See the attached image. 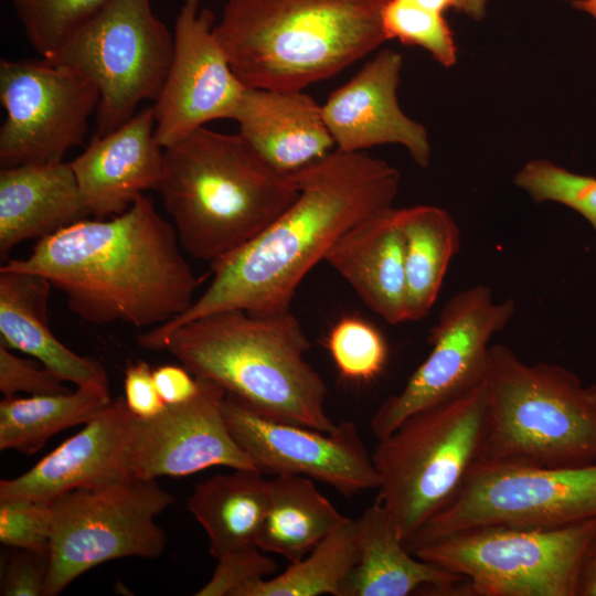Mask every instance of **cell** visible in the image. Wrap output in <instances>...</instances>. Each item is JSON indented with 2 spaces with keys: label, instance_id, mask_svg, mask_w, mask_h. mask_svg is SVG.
<instances>
[{
  "label": "cell",
  "instance_id": "cell-1",
  "mask_svg": "<svg viewBox=\"0 0 596 596\" xmlns=\"http://www.w3.org/2000/svg\"><path fill=\"white\" fill-rule=\"evenodd\" d=\"M291 175L298 188L294 202L247 243L212 263L205 290L152 331L223 310L289 311L305 276L351 228L393 207L400 187L398 171L386 161L338 149Z\"/></svg>",
  "mask_w": 596,
  "mask_h": 596
},
{
  "label": "cell",
  "instance_id": "cell-2",
  "mask_svg": "<svg viewBox=\"0 0 596 596\" xmlns=\"http://www.w3.org/2000/svg\"><path fill=\"white\" fill-rule=\"evenodd\" d=\"M181 248L173 224L142 194L121 214L83 219L38 240L28 257L0 269L44 276L88 323L153 328L195 299L198 278Z\"/></svg>",
  "mask_w": 596,
  "mask_h": 596
},
{
  "label": "cell",
  "instance_id": "cell-3",
  "mask_svg": "<svg viewBox=\"0 0 596 596\" xmlns=\"http://www.w3.org/2000/svg\"><path fill=\"white\" fill-rule=\"evenodd\" d=\"M137 342L168 352L195 377L219 384L270 418L324 433L337 427L326 411L327 385L305 358L310 341L290 310L217 311L164 332L149 329Z\"/></svg>",
  "mask_w": 596,
  "mask_h": 596
},
{
  "label": "cell",
  "instance_id": "cell-4",
  "mask_svg": "<svg viewBox=\"0 0 596 596\" xmlns=\"http://www.w3.org/2000/svg\"><path fill=\"white\" fill-rule=\"evenodd\" d=\"M181 247L210 265L247 243L298 195L238 134L201 127L163 148L157 189Z\"/></svg>",
  "mask_w": 596,
  "mask_h": 596
},
{
  "label": "cell",
  "instance_id": "cell-5",
  "mask_svg": "<svg viewBox=\"0 0 596 596\" xmlns=\"http://www.w3.org/2000/svg\"><path fill=\"white\" fill-rule=\"evenodd\" d=\"M387 0H227L214 34L247 87L302 91L386 41Z\"/></svg>",
  "mask_w": 596,
  "mask_h": 596
},
{
  "label": "cell",
  "instance_id": "cell-6",
  "mask_svg": "<svg viewBox=\"0 0 596 596\" xmlns=\"http://www.w3.org/2000/svg\"><path fill=\"white\" fill-rule=\"evenodd\" d=\"M487 432L480 461L543 468L596 464V385L546 362L490 347Z\"/></svg>",
  "mask_w": 596,
  "mask_h": 596
},
{
  "label": "cell",
  "instance_id": "cell-7",
  "mask_svg": "<svg viewBox=\"0 0 596 596\" xmlns=\"http://www.w3.org/2000/svg\"><path fill=\"white\" fill-rule=\"evenodd\" d=\"M487 432L485 382L407 417L377 440L372 459L380 499L403 544L457 496L481 460Z\"/></svg>",
  "mask_w": 596,
  "mask_h": 596
},
{
  "label": "cell",
  "instance_id": "cell-8",
  "mask_svg": "<svg viewBox=\"0 0 596 596\" xmlns=\"http://www.w3.org/2000/svg\"><path fill=\"white\" fill-rule=\"evenodd\" d=\"M596 518L558 528L477 525L408 552L467 579L465 595L576 596Z\"/></svg>",
  "mask_w": 596,
  "mask_h": 596
},
{
  "label": "cell",
  "instance_id": "cell-9",
  "mask_svg": "<svg viewBox=\"0 0 596 596\" xmlns=\"http://www.w3.org/2000/svg\"><path fill=\"white\" fill-rule=\"evenodd\" d=\"M173 33L150 0H108L49 58L76 70L99 92L97 135H106L156 100L173 56Z\"/></svg>",
  "mask_w": 596,
  "mask_h": 596
},
{
  "label": "cell",
  "instance_id": "cell-10",
  "mask_svg": "<svg viewBox=\"0 0 596 596\" xmlns=\"http://www.w3.org/2000/svg\"><path fill=\"white\" fill-rule=\"evenodd\" d=\"M174 501L157 480L145 479L77 489L50 501L53 528L44 596L58 595L107 561L160 556L167 534L156 517Z\"/></svg>",
  "mask_w": 596,
  "mask_h": 596
},
{
  "label": "cell",
  "instance_id": "cell-11",
  "mask_svg": "<svg viewBox=\"0 0 596 596\" xmlns=\"http://www.w3.org/2000/svg\"><path fill=\"white\" fill-rule=\"evenodd\" d=\"M596 518V464L543 468L479 461L453 501L405 543L407 551L477 525L558 528Z\"/></svg>",
  "mask_w": 596,
  "mask_h": 596
},
{
  "label": "cell",
  "instance_id": "cell-12",
  "mask_svg": "<svg viewBox=\"0 0 596 596\" xmlns=\"http://www.w3.org/2000/svg\"><path fill=\"white\" fill-rule=\"evenodd\" d=\"M513 299L498 302L490 288L476 285L453 296L429 331L432 350L403 390L387 397L371 419L377 440L407 417L458 397L485 382L490 340L511 320Z\"/></svg>",
  "mask_w": 596,
  "mask_h": 596
},
{
  "label": "cell",
  "instance_id": "cell-13",
  "mask_svg": "<svg viewBox=\"0 0 596 596\" xmlns=\"http://www.w3.org/2000/svg\"><path fill=\"white\" fill-rule=\"evenodd\" d=\"M0 100V163L14 167L63 161L83 142L99 92L82 73L45 58H1Z\"/></svg>",
  "mask_w": 596,
  "mask_h": 596
},
{
  "label": "cell",
  "instance_id": "cell-14",
  "mask_svg": "<svg viewBox=\"0 0 596 596\" xmlns=\"http://www.w3.org/2000/svg\"><path fill=\"white\" fill-rule=\"evenodd\" d=\"M222 411L232 437L263 475L304 476L344 497L380 488L372 454L353 422L324 433L270 418L227 393Z\"/></svg>",
  "mask_w": 596,
  "mask_h": 596
},
{
  "label": "cell",
  "instance_id": "cell-15",
  "mask_svg": "<svg viewBox=\"0 0 596 596\" xmlns=\"http://www.w3.org/2000/svg\"><path fill=\"white\" fill-rule=\"evenodd\" d=\"M214 13L201 0H183L173 30V56L152 105L162 148L205 124L234 119L247 88L236 76L215 34Z\"/></svg>",
  "mask_w": 596,
  "mask_h": 596
},
{
  "label": "cell",
  "instance_id": "cell-16",
  "mask_svg": "<svg viewBox=\"0 0 596 596\" xmlns=\"http://www.w3.org/2000/svg\"><path fill=\"white\" fill-rule=\"evenodd\" d=\"M198 380L199 391L191 400L167 405L152 417L131 416L127 435L131 479L184 477L215 466L256 470L224 421L225 390Z\"/></svg>",
  "mask_w": 596,
  "mask_h": 596
},
{
  "label": "cell",
  "instance_id": "cell-17",
  "mask_svg": "<svg viewBox=\"0 0 596 596\" xmlns=\"http://www.w3.org/2000/svg\"><path fill=\"white\" fill-rule=\"evenodd\" d=\"M402 55L380 50L322 106L326 126L343 152H363L385 145L404 146L419 167H427L430 143L425 127L407 117L397 102Z\"/></svg>",
  "mask_w": 596,
  "mask_h": 596
},
{
  "label": "cell",
  "instance_id": "cell-18",
  "mask_svg": "<svg viewBox=\"0 0 596 596\" xmlns=\"http://www.w3.org/2000/svg\"><path fill=\"white\" fill-rule=\"evenodd\" d=\"M134 414L124 397L105 406L85 427L21 476L0 481V500L50 502L77 489L131 479L127 435Z\"/></svg>",
  "mask_w": 596,
  "mask_h": 596
},
{
  "label": "cell",
  "instance_id": "cell-19",
  "mask_svg": "<svg viewBox=\"0 0 596 596\" xmlns=\"http://www.w3.org/2000/svg\"><path fill=\"white\" fill-rule=\"evenodd\" d=\"M155 127L153 109L148 106L113 131L96 134L70 162L88 215L107 219L121 214L145 191H157L163 148Z\"/></svg>",
  "mask_w": 596,
  "mask_h": 596
},
{
  "label": "cell",
  "instance_id": "cell-20",
  "mask_svg": "<svg viewBox=\"0 0 596 596\" xmlns=\"http://www.w3.org/2000/svg\"><path fill=\"white\" fill-rule=\"evenodd\" d=\"M234 120L259 156L285 174L318 162L336 146L322 106L302 91L247 87Z\"/></svg>",
  "mask_w": 596,
  "mask_h": 596
},
{
  "label": "cell",
  "instance_id": "cell-21",
  "mask_svg": "<svg viewBox=\"0 0 596 596\" xmlns=\"http://www.w3.org/2000/svg\"><path fill=\"white\" fill-rule=\"evenodd\" d=\"M324 262L386 322L407 321L402 209L393 206L351 228Z\"/></svg>",
  "mask_w": 596,
  "mask_h": 596
},
{
  "label": "cell",
  "instance_id": "cell-22",
  "mask_svg": "<svg viewBox=\"0 0 596 596\" xmlns=\"http://www.w3.org/2000/svg\"><path fill=\"white\" fill-rule=\"evenodd\" d=\"M52 287L44 276L0 269V342L35 358L63 382L109 393L103 365L68 349L51 330Z\"/></svg>",
  "mask_w": 596,
  "mask_h": 596
},
{
  "label": "cell",
  "instance_id": "cell-23",
  "mask_svg": "<svg viewBox=\"0 0 596 596\" xmlns=\"http://www.w3.org/2000/svg\"><path fill=\"white\" fill-rule=\"evenodd\" d=\"M88 216L70 162L1 167L0 256Z\"/></svg>",
  "mask_w": 596,
  "mask_h": 596
},
{
  "label": "cell",
  "instance_id": "cell-24",
  "mask_svg": "<svg viewBox=\"0 0 596 596\" xmlns=\"http://www.w3.org/2000/svg\"><path fill=\"white\" fill-rule=\"evenodd\" d=\"M356 523L360 560L343 584L341 596H407L422 587L450 595L467 581L409 553L380 499L365 509Z\"/></svg>",
  "mask_w": 596,
  "mask_h": 596
},
{
  "label": "cell",
  "instance_id": "cell-25",
  "mask_svg": "<svg viewBox=\"0 0 596 596\" xmlns=\"http://www.w3.org/2000/svg\"><path fill=\"white\" fill-rule=\"evenodd\" d=\"M269 501V480L258 470L234 469L198 483L188 509L204 529L210 553L221 556L256 545Z\"/></svg>",
  "mask_w": 596,
  "mask_h": 596
},
{
  "label": "cell",
  "instance_id": "cell-26",
  "mask_svg": "<svg viewBox=\"0 0 596 596\" xmlns=\"http://www.w3.org/2000/svg\"><path fill=\"white\" fill-rule=\"evenodd\" d=\"M345 519L304 476H276L269 480V501L256 545L294 563Z\"/></svg>",
  "mask_w": 596,
  "mask_h": 596
},
{
  "label": "cell",
  "instance_id": "cell-27",
  "mask_svg": "<svg viewBox=\"0 0 596 596\" xmlns=\"http://www.w3.org/2000/svg\"><path fill=\"white\" fill-rule=\"evenodd\" d=\"M405 236L407 321L432 310L453 257L460 247V231L444 209L415 205L402 209Z\"/></svg>",
  "mask_w": 596,
  "mask_h": 596
},
{
  "label": "cell",
  "instance_id": "cell-28",
  "mask_svg": "<svg viewBox=\"0 0 596 596\" xmlns=\"http://www.w3.org/2000/svg\"><path fill=\"white\" fill-rule=\"evenodd\" d=\"M111 401L110 393L79 387L58 394L4 397L0 402V449L32 455L63 429L88 423Z\"/></svg>",
  "mask_w": 596,
  "mask_h": 596
},
{
  "label": "cell",
  "instance_id": "cell-29",
  "mask_svg": "<svg viewBox=\"0 0 596 596\" xmlns=\"http://www.w3.org/2000/svg\"><path fill=\"white\" fill-rule=\"evenodd\" d=\"M360 560L356 519L347 518L306 556L277 576L248 582L232 596H341Z\"/></svg>",
  "mask_w": 596,
  "mask_h": 596
},
{
  "label": "cell",
  "instance_id": "cell-30",
  "mask_svg": "<svg viewBox=\"0 0 596 596\" xmlns=\"http://www.w3.org/2000/svg\"><path fill=\"white\" fill-rule=\"evenodd\" d=\"M7 1L11 3L31 46L42 58H49L108 0Z\"/></svg>",
  "mask_w": 596,
  "mask_h": 596
},
{
  "label": "cell",
  "instance_id": "cell-31",
  "mask_svg": "<svg viewBox=\"0 0 596 596\" xmlns=\"http://www.w3.org/2000/svg\"><path fill=\"white\" fill-rule=\"evenodd\" d=\"M382 25L386 40L419 46L445 67L455 65L457 47L443 13L412 0H387L382 10Z\"/></svg>",
  "mask_w": 596,
  "mask_h": 596
},
{
  "label": "cell",
  "instance_id": "cell-32",
  "mask_svg": "<svg viewBox=\"0 0 596 596\" xmlns=\"http://www.w3.org/2000/svg\"><path fill=\"white\" fill-rule=\"evenodd\" d=\"M326 347L340 375L348 381L375 380L387 362L389 349L382 332L360 317L341 318L331 328Z\"/></svg>",
  "mask_w": 596,
  "mask_h": 596
},
{
  "label": "cell",
  "instance_id": "cell-33",
  "mask_svg": "<svg viewBox=\"0 0 596 596\" xmlns=\"http://www.w3.org/2000/svg\"><path fill=\"white\" fill-rule=\"evenodd\" d=\"M514 183L535 202H556L579 213L596 233V178L572 172L546 159L526 162Z\"/></svg>",
  "mask_w": 596,
  "mask_h": 596
},
{
  "label": "cell",
  "instance_id": "cell-34",
  "mask_svg": "<svg viewBox=\"0 0 596 596\" xmlns=\"http://www.w3.org/2000/svg\"><path fill=\"white\" fill-rule=\"evenodd\" d=\"M51 502L0 500V541L17 550L50 554Z\"/></svg>",
  "mask_w": 596,
  "mask_h": 596
},
{
  "label": "cell",
  "instance_id": "cell-35",
  "mask_svg": "<svg viewBox=\"0 0 596 596\" xmlns=\"http://www.w3.org/2000/svg\"><path fill=\"white\" fill-rule=\"evenodd\" d=\"M257 545L227 553L217 558L211 579L196 596H232L240 586L275 574L277 563Z\"/></svg>",
  "mask_w": 596,
  "mask_h": 596
},
{
  "label": "cell",
  "instance_id": "cell-36",
  "mask_svg": "<svg viewBox=\"0 0 596 596\" xmlns=\"http://www.w3.org/2000/svg\"><path fill=\"white\" fill-rule=\"evenodd\" d=\"M0 391L4 397L17 396L19 392L30 395L58 394L70 392L63 381L46 368L36 366L22 359L0 342Z\"/></svg>",
  "mask_w": 596,
  "mask_h": 596
},
{
  "label": "cell",
  "instance_id": "cell-37",
  "mask_svg": "<svg viewBox=\"0 0 596 596\" xmlns=\"http://www.w3.org/2000/svg\"><path fill=\"white\" fill-rule=\"evenodd\" d=\"M50 554L18 550L2 570V596H44Z\"/></svg>",
  "mask_w": 596,
  "mask_h": 596
},
{
  "label": "cell",
  "instance_id": "cell-38",
  "mask_svg": "<svg viewBox=\"0 0 596 596\" xmlns=\"http://www.w3.org/2000/svg\"><path fill=\"white\" fill-rule=\"evenodd\" d=\"M124 390L128 408L138 417H152L167 406L157 391L153 370L143 361L127 365Z\"/></svg>",
  "mask_w": 596,
  "mask_h": 596
},
{
  "label": "cell",
  "instance_id": "cell-39",
  "mask_svg": "<svg viewBox=\"0 0 596 596\" xmlns=\"http://www.w3.org/2000/svg\"><path fill=\"white\" fill-rule=\"evenodd\" d=\"M157 391L166 405L191 400L199 391V380L187 368L161 365L153 369Z\"/></svg>",
  "mask_w": 596,
  "mask_h": 596
},
{
  "label": "cell",
  "instance_id": "cell-40",
  "mask_svg": "<svg viewBox=\"0 0 596 596\" xmlns=\"http://www.w3.org/2000/svg\"><path fill=\"white\" fill-rule=\"evenodd\" d=\"M576 596H596V533L583 558Z\"/></svg>",
  "mask_w": 596,
  "mask_h": 596
},
{
  "label": "cell",
  "instance_id": "cell-41",
  "mask_svg": "<svg viewBox=\"0 0 596 596\" xmlns=\"http://www.w3.org/2000/svg\"><path fill=\"white\" fill-rule=\"evenodd\" d=\"M460 12L476 21H481L487 13V0H460Z\"/></svg>",
  "mask_w": 596,
  "mask_h": 596
},
{
  "label": "cell",
  "instance_id": "cell-42",
  "mask_svg": "<svg viewBox=\"0 0 596 596\" xmlns=\"http://www.w3.org/2000/svg\"><path fill=\"white\" fill-rule=\"evenodd\" d=\"M436 12L445 13L449 9L460 11V0H412Z\"/></svg>",
  "mask_w": 596,
  "mask_h": 596
},
{
  "label": "cell",
  "instance_id": "cell-43",
  "mask_svg": "<svg viewBox=\"0 0 596 596\" xmlns=\"http://www.w3.org/2000/svg\"><path fill=\"white\" fill-rule=\"evenodd\" d=\"M573 8L586 12L596 20V0H572Z\"/></svg>",
  "mask_w": 596,
  "mask_h": 596
}]
</instances>
